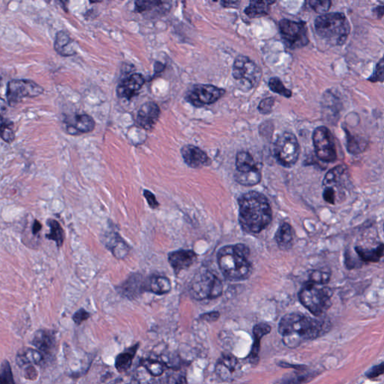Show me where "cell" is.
Instances as JSON below:
<instances>
[{
  "instance_id": "6da1fadb",
  "label": "cell",
  "mask_w": 384,
  "mask_h": 384,
  "mask_svg": "<svg viewBox=\"0 0 384 384\" xmlns=\"http://www.w3.org/2000/svg\"><path fill=\"white\" fill-rule=\"evenodd\" d=\"M330 325L324 320H315L299 313H291L282 317L279 332L284 344L289 348H296L302 342L315 339L326 334Z\"/></svg>"
},
{
  "instance_id": "7a4b0ae2",
  "label": "cell",
  "mask_w": 384,
  "mask_h": 384,
  "mask_svg": "<svg viewBox=\"0 0 384 384\" xmlns=\"http://www.w3.org/2000/svg\"><path fill=\"white\" fill-rule=\"evenodd\" d=\"M239 221L246 232L258 234L265 229L273 219V212L267 198L257 191L244 194L239 199Z\"/></svg>"
},
{
  "instance_id": "3957f363",
  "label": "cell",
  "mask_w": 384,
  "mask_h": 384,
  "mask_svg": "<svg viewBox=\"0 0 384 384\" xmlns=\"http://www.w3.org/2000/svg\"><path fill=\"white\" fill-rule=\"evenodd\" d=\"M249 256L250 250L243 244L222 248L218 253V262L225 278L232 281L249 278L252 270Z\"/></svg>"
},
{
  "instance_id": "277c9868",
  "label": "cell",
  "mask_w": 384,
  "mask_h": 384,
  "mask_svg": "<svg viewBox=\"0 0 384 384\" xmlns=\"http://www.w3.org/2000/svg\"><path fill=\"white\" fill-rule=\"evenodd\" d=\"M316 32L320 37L333 45H341L350 33V24L341 13L324 14L316 19Z\"/></svg>"
},
{
  "instance_id": "5b68a950",
  "label": "cell",
  "mask_w": 384,
  "mask_h": 384,
  "mask_svg": "<svg viewBox=\"0 0 384 384\" xmlns=\"http://www.w3.org/2000/svg\"><path fill=\"white\" fill-rule=\"evenodd\" d=\"M332 291L327 287H320L308 282L299 293L301 303L314 315H322L330 306Z\"/></svg>"
},
{
  "instance_id": "8992f818",
  "label": "cell",
  "mask_w": 384,
  "mask_h": 384,
  "mask_svg": "<svg viewBox=\"0 0 384 384\" xmlns=\"http://www.w3.org/2000/svg\"><path fill=\"white\" fill-rule=\"evenodd\" d=\"M222 281L211 272L198 273L190 284V293L197 300L216 299L222 294Z\"/></svg>"
},
{
  "instance_id": "52a82bcc",
  "label": "cell",
  "mask_w": 384,
  "mask_h": 384,
  "mask_svg": "<svg viewBox=\"0 0 384 384\" xmlns=\"http://www.w3.org/2000/svg\"><path fill=\"white\" fill-rule=\"evenodd\" d=\"M261 69L249 57L239 56L236 58L233 66V77L243 90L256 87L261 81Z\"/></svg>"
},
{
  "instance_id": "ba28073f",
  "label": "cell",
  "mask_w": 384,
  "mask_h": 384,
  "mask_svg": "<svg viewBox=\"0 0 384 384\" xmlns=\"http://www.w3.org/2000/svg\"><path fill=\"white\" fill-rule=\"evenodd\" d=\"M273 151L275 157L282 165L291 167L299 158L300 147L294 134L284 132L275 142Z\"/></svg>"
},
{
  "instance_id": "9c48e42d",
  "label": "cell",
  "mask_w": 384,
  "mask_h": 384,
  "mask_svg": "<svg viewBox=\"0 0 384 384\" xmlns=\"http://www.w3.org/2000/svg\"><path fill=\"white\" fill-rule=\"evenodd\" d=\"M44 93V88L34 81L26 79H15L9 81L6 90L8 104L15 107L24 98H35Z\"/></svg>"
},
{
  "instance_id": "30bf717a",
  "label": "cell",
  "mask_w": 384,
  "mask_h": 384,
  "mask_svg": "<svg viewBox=\"0 0 384 384\" xmlns=\"http://www.w3.org/2000/svg\"><path fill=\"white\" fill-rule=\"evenodd\" d=\"M281 36L290 49L308 45V37L305 23L283 19L279 22Z\"/></svg>"
},
{
  "instance_id": "8fae6325",
  "label": "cell",
  "mask_w": 384,
  "mask_h": 384,
  "mask_svg": "<svg viewBox=\"0 0 384 384\" xmlns=\"http://www.w3.org/2000/svg\"><path fill=\"white\" fill-rule=\"evenodd\" d=\"M313 142L317 156L324 162L336 160V148L329 130L324 126L318 127L313 134Z\"/></svg>"
},
{
  "instance_id": "7c38bea8",
  "label": "cell",
  "mask_w": 384,
  "mask_h": 384,
  "mask_svg": "<svg viewBox=\"0 0 384 384\" xmlns=\"http://www.w3.org/2000/svg\"><path fill=\"white\" fill-rule=\"evenodd\" d=\"M225 94V90L210 84H197L187 93V101L195 107L209 105L217 101Z\"/></svg>"
},
{
  "instance_id": "4fadbf2b",
  "label": "cell",
  "mask_w": 384,
  "mask_h": 384,
  "mask_svg": "<svg viewBox=\"0 0 384 384\" xmlns=\"http://www.w3.org/2000/svg\"><path fill=\"white\" fill-rule=\"evenodd\" d=\"M161 114L159 106L153 101H148L140 106L137 111V122L145 130H152Z\"/></svg>"
},
{
  "instance_id": "5bb4252c",
  "label": "cell",
  "mask_w": 384,
  "mask_h": 384,
  "mask_svg": "<svg viewBox=\"0 0 384 384\" xmlns=\"http://www.w3.org/2000/svg\"><path fill=\"white\" fill-rule=\"evenodd\" d=\"M145 83L143 75L134 73L122 80L116 88V94L119 98L131 100L138 94Z\"/></svg>"
},
{
  "instance_id": "9a60e30c",
  "label": "cell",
  "mask_w": 384,
  "mask_h": 384,
  "mask_svg": "<svg viewBox=\"0 0 384 384\" xmlns=\"http://www.w3.org/2000/svg\"><path fill=\"white\" fill-rule=\"evenodd\" d=\"M101 242L118 260L124 259L128 255L131 249L128 243L115 231L103 234Z\"/></svg>"
},
{
  "instance_id": "2e32d148",
  "label": "cell",
  "mask_w": 384,
  "mask_h": 384,
  "mask_svg": "<svg viewBox=\"0 0 384 384\" xmlns=\"http://www.w3.org/2000/svg\"><path fill=\"white\" fill-rule=\"evenodd\" d=\"M347 177H348L347 167L342 164L336 166L329 170L325 176L323 182V188L332 190L338 198V192L343 195L338 188L344 186V183L347 182Z\"/></svg>"
},
{
  "instance_id": "e0dca14e",
  "label": "cell",
  "mask_w": 384,
  "mask_h": 384,
  "mask_svg": "<svg viewBox=\"0 0 384 384\" xmlns=\"http://www.w3.org/2000/svg\"><path fill=\"white\" fill-rule=\"evenodd\" d=\"M68 132L71 134H84L93 131L96 128V122L88 114H77L65 119Z\"/></svg>"
},
{
  "instance_id": "ac0fdd59",
  "label": "cell",
  "mask_w": 384,
  "mask_h": 384,
  "mask_svg": "<svg viewBox=\"0 0 384 384\" xmlns=\"http://www.w3.org/2000/svg\"><path fill=\"white\" fill-rule=\"evenodd\" d=\"M145 280L140 273H133L117 288L119 294L129 299L138 297L144 291Z\"/></svg>"
},
{
  "instance_id": "d6986e66",
  "label": "cell",
  "mask_w": 384,
  "mask_h": 384,
  "mask_svg": "<svg viewBox=\"0 0 384 384\" xmlns=\"http://www.w3.org/2000/svg\"><path fill=\"white\" fill-rule=\"evenodd\" d=\"M182 158L185 162L192 168H201L210 165L211 161L208 155L200 148L193 145H185L181 149Z\"/></svg>"
},
{
  "instance_id": "ffe728a7",
  "label": "cell",
  "mask_w": 384,
  "mask_h": 384,
  "mask_svg": "<svg viewBox=\"0 0 384 384\" xmlns=\"http://www.w3.org/2000/svg\"><path fill=\"white\" fill-rule=\"evenodd\" d=\"M196 258V254L193 251H176L170 252L168 255L169 263L176 274L191 267Z\"/></svg>"
},
{
  "instance_id": "44dd1931",
  "label": "cell",
  "mask_w": 384,
  "mask_h": 384,
  "mask_svg": "<svg viewBox=\"0 0 384 384\" xmlns=\"http://www.w3.org/2000/svg\"><path fill=\"white\" fill-rule=\"evenodd\" d=\"M56 335L54 331L39 329L35 334L32 344L43 354H51L56 346Z\"/></svg>"
},
{
  "instance_id": "7402d4cb",
  "label": "cell",
  "mask_w": 384,
  "mask_h": 384,
  "mask_svg": "<svg viewBox=\"0 0 384 384\" xmlns=\"http://www.w3.org/2000/svg\"><path fill=\"white\" fill-rule=\"evenodd\" d=\"M54 50L63 57H72L75 55L77 51L75 43L66 31H59L56 35L54 45Z\"/></svg>"
},
{
  "instance_id": "603a6c76",
  "label": "cell",
  "mask_w": 384,
  "mask_h": 384,
  "mask_svg": "<svg viewBox=\"0 0 384 384\" xmlns=\"http://www.w3.org/2000/svg\"><path fill=\"white\" fill-rule=\"evenodd\" d=\"M271 332V326L265 323H261L257 324L254 327V343L251 350L249 359L252 363L256 364L259 359L260 347H261V339Z\"/></svg>"
},
{
  "instance_id": "cb8c5ba5",
  "label": "cell",
  "mask_w": 384,
  "mask_h": 384,
  "mask_svg": "<svg viewBox=\"0 0 384 384\" xmlns=\"http://www.w3.org/2000/svg\"><path fill=\"white\" fill-rule=\"evenodd\" d=\"M171 290V283L167 278L161 276H151L145 281L144 291L151 292L157 295H164Z\"/></svg>"
},
{
  "instance_id": "d4e9b609",
  "label": "cell",
  "mask_w": 384,
  "mask_h": 384,
  "mask_svg": "<svg viewBox=\"0 0 384 384\" xmlns=\"http://www.w3.org/2000/svg\"><path fill=\"white\" fill-rule=\"evenodd\" d=\"M237 365V359L232 354H224L219 359L216 365V373L221 379L228 380L231 378V375L235 371Z\"/></svg>"
},
{
  "instance_id": "484cf974",
  "label": "cell",
  "mask_w": 384,
  "mask_h": 384,
  "mask_svg": "<svg viewBox=\"0 0 384 384\" xmlns=\"http://www.w3.org/2000/svg\"><path fill=\"white\" fill-rule=\"evenodd\" d=\"M139 343L119 353L115 360V367L119 373L126 372L132 365L133 359L138 350Z\"/></svg>"
},
{
  "instance_id": "4316f807",
  "label": "cell",
  "mask_w": 384,
  "mask_h": 384,
  "mask_svg": "<svg viewBox=\"0 0 384 384\" xmlns=\"http://www.w3.org/2000/svg\"><path fill=\"white\" fill-rule=\"evenodd\" d=\"M43 353L35 349L27 348L20 352L18 354L17 362L20 366H27L35 365H41L44 361Z\"/></svg>"
},
{
  "instance_id": "83f0119b",
  "label": "cell",
  "mask_w": 384,
  "mask_h": 384,
  "mask_svg": "<svg viewBox=\"0 0 384 384\" xmlns=\"http://www.w3.org/2000/svg\"><path fill=\"white\" fill-rule=\"evenodd\" d=\"M275 239L281 249L288 250L290 249L293 240V232L291 226L288 223L282 224L278 229Z\"/></svg>"
},
{
  "instance_id": "f1b7e54d",
  "label": "cell",
  "mask_w": 384,
  "mask_h": 384,
  "mask_svg": "<svg viewBox=\"0 0 384 384\" xmlns=\"http://www.w3.org/2000/svg\"><path fill=\"white\" fill-rule=\"evenodd\" d=\"M356 252L361 261L363 262L377 263L384 257V245L380 244L376 249L371 250L356 247Z\"/></svg>"
},
{
  "instance_id": "f546056e",
  "label": "cell",
  "mask_w": 384,
  "mask_h": 384,
  "mask_svg": "<svg viewBox=\"0 0 384 384\" xmlns=\"http://www.w3.org/2000/svg\"><path fill=\"white\" fill-rule=\"evenodd\" d=\"M236 166H237V171L241 172V173H248L258 169L253 157L249 152H244V151H242L237 154Z\"/></svg>"
},
{
  "instance_id": "4dcf8cb0",
  "label": "cell",
  "mask_w": 384,
  "mask_h": 384,
  "mask_svg": "<svg viewBox=\"0 0 384 384\" xmlns=\"http://www.w3.org/2000/svg\"><path fill=\"white\" fill-rule=\"evenodd\" d=\"M273 1H252L245 10V13L249 18H253L258 15H267Z\"/></svg>"
},
{
  "instance_id": "1f68e13d",
  "label": "cell",
  "mask_w": 384,
  "mask_h": 384,
  "mask_svg": "<svg viewBox=\"0 0 384 384\" xmlns=\"http://www.w3.org/2000/svg\"><path fill=\"white\" fill-rule=\"evenodd\" d=\"M47 224L49 226L50 231H51L50 234H47V239L53 240L57 243L58 247H61L65 240V232L61 225L57 220L52 219H48Z\"/></svg>"
},
{
  "instance_id": "d6a6232c",
  "label": "cell",
  "mask_w": 384,
  "mask_h": 384,
  "mask_svg": "<svg viewBox=\"0 0 384 384\" xmlns=\"http://www.w3.org/2000/svg\"><path fill=\"white\" fill-rule=\"evenodd\" d=\"M235 179L238 183L246 186H253L259 183L261 180V173L258 169L248 172V173H241L237 171L235 173Z\"/></svg>"
},
{
  "instance_id": "836d02e7",
  "label": "cell",
  "mask_w": 384,
  "mask_h": 384,
  "mask_svg": "<svg viewBox=\"0 0 384 384\" xmlns=\"http://www.w3.org/2000/svg\"><path fill=\"white\" fill-rule=\"evenodd\" d=\"M135 11L138 13L143 14V16H147V15L150 14V12L153 10H156L157 12H160L158 9H163L164 7V5L166 4L164 2L161 1H136Z\"/></svg>"
},
{
  "instance_id": "e575fe53",
  "label": "cell",
  "mask_w": 384,
  "mask_h": 384,
  "mask_svg": "<svg viewBox=\"0 0 384 384\" xmlns=\"http://www.w3.org/2000/svg\"><path fill=\"white\" fill-rule=\"evenodd\" d=\"M141 365L154 377H159L164 373L166 365L164 362L155 359H146L141 361Z\"/></svg>"
},
{
  "instance_id": "d590c367",
  "label": "cell",
  "mask_w": 384,
  "mask_h": 384,
  "mask_svg": "<svg viewBox=\"0 0 384 384\" xmlns=\"http://www.w3.org/2000/svg\"><path fill=\"white\" fill-rule=\"evenodd\" d=\"M14 123L9 119L1 117V137L5 142L12 143L15 140V134L13 130Z\"/></svg>"
},
{
  "instance_id": "8d00e7d4",
  "label": "cell",
  "mask_w": 384,
  "mask_h": 384,
  "mask_svg": "<svg viewBox=\"0 0 384 384\" xmlns=\"http://www.w3.org/2000/svg\"><path fill=\"white\" fill-rule=\"evenodd\" d=\"M331 274L323 270H313L309 275V282L317 285H324L330 281Z\"/></svg>"
},
{
  "instance_id": "74e56055",
  "label": "cell",
  "mask_w": 384,
  "mask_h": 384,
  "mask_svg": "<svg viewBox=\"0 0 384 384\" xmlns=\"http://www.w3.org/2000/svg\"><path fill=\"white\" fill-rule=\"evenodd\" d=\"M269 87L272 91L281 96L286 98H290L292 96V92L284 86L283 83L279 78H271L269 82Z\"/></svg>"
},
{
  "instance_id": "f35d334b",
  "label": "cell",
  "mask_w": 384,
  "mask_h": 384,
  "mask_svg": "<svg viewBox=\"0 0 384 384\" xmlns=\"http://www.w3.org/2000/svg\"><path fill=\"white\" fill-rule=\"evenodd\" d=\"M0 383L1 384H15L13 374H12V369H11L10 364L8 362V360H4L2 362Z\"/></svg>"
},
{
  "instance_id": "ab89813d",
  "label": "cell",
  "mask_w": 384,
  "mask_h": 384,
  "mask_svg": "<svg viewBox=\"0 0 384 384\" xmlns=\"http://www.w3.org/2000/svg\"><path fill=\"white\" fill-rule=\"evenodd\" d=\"M373 83L383 82L384 81V57L379 61L374 69V73L369 78Z\"/></svg>"
},
{
  "instance_id": "60d3db41",
  "label": "cell",
  "mask_w": 384,
  "mask_h": 384,
  "mask_svg": "<svg viewBox=\"0 0 384 384\" xmlns=\"http://www.w3.org/2000/svg\"><path fill=\"white\" fill-rule=\"evenodd\" d=\"M275 104V98L273 97L270 98H266L261 101L259 106H258V110L262 114H269L273 110V105Z\"/></svg>"
},
{
  "instance_id": "b9f144b4",
  "label": "cell",
  "mask_w": 384,
  "mask_h": 384,
  "mask_svg": "<svg viewBox=\"0 0 384 384\" xmlns=\"http://www.w3.org/2000/svg\"><path fill=\"white\" fill-rule=\"evenodd\" d=\"M310 6L317 13H324L330 9V1H316L312 0L309 2Z\"/></svg>"
},
{
  "instance_id": "7bdbcfd3",
  "label": "cell",
  "mask_w": 384,
  "mask_h": 384,
  "mask_svg": "<svg viewBox=\"0 0 384 384\" xmlns=\"http://www.w3.org/2000/svg\"><path fill=\"white\" fill-rule=\"evenodd\" d=\"M90 314L88 311H86L84 308H81V309L77 311L72 316V320L76 323L77 325H81L83 322L85 320H88L90 318Z\"/></svg>"
},
{
  "instance_id": "ee69618b",
  "label": "cell",
  "mask_w": 384,
  "mask_h": 384,
  "mask_svg": "<svg viewBox=\"0 0 384 384\" xmlns=\"http://www.w3.org/2000/svg\"><path fill=\"white\" fill-rule=\"evenodd\" d=\"M382 374H384V362L375 365V366L371 368V369L368 370L365 375L368 378H376V377H379V376L382 375Z\"/></svg>"
},
{
  "instance_id": "f6af8a7d",
  "label": "cell",
  "mask_w": 384,
  "mask_h": 384,
  "mask_svg": "<svg viewBox=\"0 0 384 384\" xmlns=\"http://www.w3.org/2000/svg\"><path fill=\"white\" fill-rule=\"evenodd\" d=\"M143 196L146 198L148 204H149V206L151 208H158L159 204H158V201H157L155 195H154L152 192L148 191V190H144V191H143Z\"/></svg>"
},
{
  "instance_id": "bcb514c9",
  "label": "cell",
  "mask_w": 384,
  "mask_h": 384,
  "mask_svg": "<svg viewBox=\"0 0 384 384\" xmlns=\"http://www.w3.org/2000/svg\"><path fill=\"white\" fill-rule=\"evenodd\" d=\"M168 384H187L186 378L185 376L179 373H175L169 377L167 380Z\"/></svg>"
},
{
  "instance_id": "7dc6e473",
  "label": "cell",
  "mask_w": 384,
  "mask_h": 384,
  "mask_svg": "<svg viewBox=\"0 0 384 384\" xmlns=\"http://www.w3.org/2000/svg\"><path fill=\"white\" fill-rule=\"evenodd\" d=\"M24 376L26 378L30 379V380H35L37 377V371L35 369L34 367L32 365H27L24 369Z\"/></svg>"
},
{
  "instance_id": "c3c4849f",
  "label": "cell",
  "mask_w": 384,
  "mask_h": 384,
  "mask_svg": "<svg viewBox=\"0 0 384 384\" xmlns=\"http://www.w3.org/2000/svg\"><path fill=\"white\" fill-rule=\"evenodd\" d=\"M219 317H220V314L219 312L213 311V312L206 313V314H202L201 316V318L206 320V321L213 322L216 321Z\"/></svg>"
},
{
  "instance_id": "681fc988",
  "label": "cell",
  "mask_w": 384,
  "mask_h": 384,
  "mask_svg": "<svg viewBox=\"0 0 384 384\" xmlns=\"http://www.w3.org/2000/svg\"><path fill=\"white\" fill-rule=\"evenodd\" d=\"M42 229V225L40 222L38 220H35L34 223H33V227H32V233L34 235L39 234L41 230Z\"/></svg>"
},
{
  "instance_id": "f907efd6",
  "label": "cell",
  "mask_w": 384,
  "mask_h": 384,
  "mask_svg": "<svg viewBox=\"0 0 384 384\" xmlns=\"http://www.w3.org/2000/svg\"><path fill=\"white\" fill-rule=\"evenodd\" d=\"M221 4H222V6H223L224 7H225V8H228V7L237 8V7H238L239 4H240V2H237V1L222 2V3H221Z\"/></svg>"
}]
</instances>
